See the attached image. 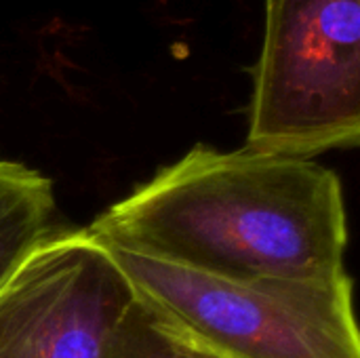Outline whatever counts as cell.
<instances>
[{"label": "cell", "instance_id": "8992f818", "mask_svg": "<svg viewBox=\"0 0 360 358\" xmlns=\"http://www.w3.org/2000/svg\"><path fill=\"white\" fill-rule=\"evenodd\" d=\"M108 358H232L213 348L154 304L135 295L110 344Z\"/></svg>", "mask_w": 360, "mask_h": 358}, {"label": "cell", "instance_id": "5b68a950", "mask_svg": "<svg viewBox=\"0 0 360 358\" xmlns=\"http://www.w3.org/2000/svg\"><path fill=\"white\" fill-rule=\"evenodd\" d=\"M53 181L40 171L0 160V285L53 230Z\"/></svg>", "mask_w": 360, "mask_h": 358}, {"label": "cell", "instance_id": "6da1fadb", "mask_svg": "<svg viewBox=\"0 0 360 358\" xmlns=\"http://www.w3.org/2000/svg\"><path fill=\"white\" fill-rule=\"evenodd\" d=\"M86 230L108 245L221 279L346 274L344 188L312 158L200 143Z\"/></svg>", "mask_w": 360, "mask_h": 358}, {"label": "cell", "instance_id": "3957f363", "mask_svg": "<svg viewBox=\"0 0 360 358\" xmlns=\"http://www.w3.org/2000/svg\"><path fill=\"white\" fill-rule=\"evenodd\" d=\"M245 150L312 158L360 141V0H266Z\"/></svg>", "mask_w": 360, "mask_h": 358}, {"label": "cell", "instance_id": "277c9868", "mask_svg": "<svg viewBox=\"0 0 360 358\" xmlns=\"http://www.w3.org/2000/svg\"><path fill=\"white\" fill-rule=\"evenodd\" d=\"M133 300L108 245L53 228L0 285V358H108Z\"/></svg>", "mask_w": 360, "mask_h": 358}, {"label": "cell", "instance_id": "7a4b0ae2", "mask_svg": "<svg viewBox=\"0 0 360 358\" xmlns=\"http://www.w3.org/2000/svg\"><path fill=\"white\" fill-rule=\"evenodd\" d=\"M108 249L137 298L228 357L360 358L348 272L333 279L236 281L114 245Z\"/></svg>", "mask_w": 360, "mask_h": 358}]
</instances>
